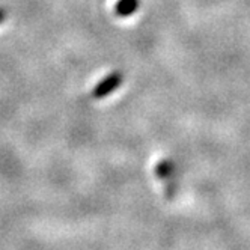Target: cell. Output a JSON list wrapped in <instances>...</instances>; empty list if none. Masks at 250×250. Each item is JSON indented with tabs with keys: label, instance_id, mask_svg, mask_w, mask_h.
<instances>
[{
	"label": "cell",
	"instance_id": "cell-1",
	"mask_svg": "<svg viewBox=\"0 0 250 250\" xmlns=\"http://www.w3.org/2000/svg\"><path fill=\"white\" fill-rule=\"evenodd\" d=\"M122 82H124V74L121 73V71H113V73L107 74L103 80H100L95 84L91 97L94 100H101L104 97H109L122 84Z\"/></svg>",
	"mask_w": 250,
	"mask_h": 250
},
{
	"label": "cell",
	"instance_id": "cell-2",
	"mask_svg": "<svg viewBox=\"0 0 250 250\" xmlns=\"http://www.w3.org/2000/svg\"><path fill=\"white\" fill-rule=\"evenodd\" d=\"M140 5V0H118L115 5V12L118 17H122V19H127V17H131Z\"/></svg>",
	"mask_w": 250,
	"mask_h": 250
},
{
	"label": "cell",
	"instance_id": "cell-3",
	"mask_svg": "<svg viewBox=\"0 0 250 250\" xmlns=\"http://www.w3.org/2000/svg\"><path fill=\"white\" fill-rule=\"evenodd\" d=\"M5 19H6V11L0 8V24L5 21Z\"/></svg>",
	"mask_w": 250,
	"mask_h": 250
}]
</instances>
